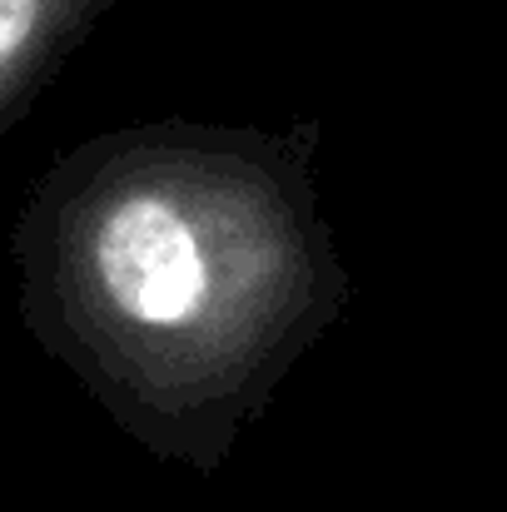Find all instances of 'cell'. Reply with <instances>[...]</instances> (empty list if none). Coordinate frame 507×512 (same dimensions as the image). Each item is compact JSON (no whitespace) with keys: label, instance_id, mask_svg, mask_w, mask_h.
<instances>
[{"label":"cell","instance_id":"cell-1","mask_svg":"<svg viewBox=\"0 0 507 512\" xmlns=\"http://www.w3.org/2000/svg\"><path fill=\"white\" fill-rule=\"evenodd\" d=\"M20 319L145 453L219 473L353 304L319 120H140L80 140L10 229Z\"/></svg>","mask_w":507,"mask_h":512},{"label":"cell","instance_id":"cell-2","mask_svg":"<svg viewBox=\"0 0 507 512\" xmlns=\"http://www.w3.org/2000/svg\"><path fill=\"white\" fill-rule=\"evenodd\" d=\"M115 0H0V140L30 115Z\"/></svg>","mask_w":507,"mask_h":512}]
</instances>
